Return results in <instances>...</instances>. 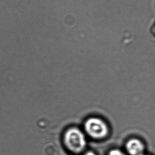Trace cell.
Returning a JSON list of instances; mask_svg holds the SVG:
<instances>
[{
  "label": "cell",
  "instance_id": "obj_1",
  "mask_svg": "<svg viewBox=\"0 0 155 155\" xmlns=\"http://www.w3.org/2000/svg\"><path fill=\"white\" fill-rule=\"evenodd\" d=\"M64 141L67 149L74 153H81L86 147V137L80 129L73 127L66 130Z\"/></svg>",
  "mask_w": 155,
  "mask_h": 155
},
{
  "label": "cell",
  "instance_id": "obj_2",
  "mask_svg": "<svg viewBox=\"0 0 155 155\" xmlns=\"http://www.w3.org/2000/svg\"><path fill=\"white\" fill-rule=\"evenodd\" d=\"M84 129L89 136L95 139L104 138L109 133L107 123L99 117H91L84 124Z\"/></svg>",
  "mask_w": 155,
  "mask_h": 155
},
{
  "label": "cell",
  "instance_id": "obj_3",
  "mask_svg": "<svg viewBox=\"0 0 155 155\" xmlns=\"http://www.w3.org/2000/svg\"><path fill=\"white\" fill-rule=\"evenodd\" d=\"M126 149L128 155H143L145 154V144L139 139H130L126 143Z\"/></svg>",
  "mask_w": 155,
  "mask_h": 155
},
{
  "label": "cell",
  "instance_id": "obj_4",
  "mask_svg": "<svg viewBox=\"0 0 155 155\" xmlns=\"http://www.w3.org/2000/svg\"><path fill=\"white\" fill-rule=\"evenodd\" d=\"M107 155H127L126 153L119 149H113L109 152Z\"/></svg>",
  "mask_w": 155,
  "mask_h": 155
},
{
  "label": "cell",
  "instance_id": "obj_5",
  "mask_svg": "<svg viewBox=\"0 0 155 155\" xmlns=\"http://www.w3.org/2000/svg\"><path fill=\"white\" fill-rule=\"evenodd\" d=\"M150 31H151L153 36V37L155 38V22H153L151 27L150 28Z\"/></svg>",
  "mask_w": 155,
  "mask_h": 155
},
{
  "label": "cell",
  "instance_id": "obj_6",
  "mask_svg": "<svg viewBox=\"0 0 155 155\" xmlns=\"http://www.w3.org/2000/svg\"><path fill=\"white\" fill-rule=\"evenodd\" d=\"M83 155H97L96 153H94L93 151H87L86 153H84Z\"/></svg>",
  "mask_w": 155,
  "mask_h": 155
},
{
  "label": "cell",
  "instance_id": "obj_7",
  "mask_svg": "<svg viewBox=\"0 0 155 155\" xmlns=\"http://www.w3.org/2000/svg\"><path fill=\"white\" fill-rule=\"evenodd\" d=\"M145 155V154H144V155Z\"/></svg>",
  "mask_w": 155,
  "mask_h": 155
}]
</instances>
